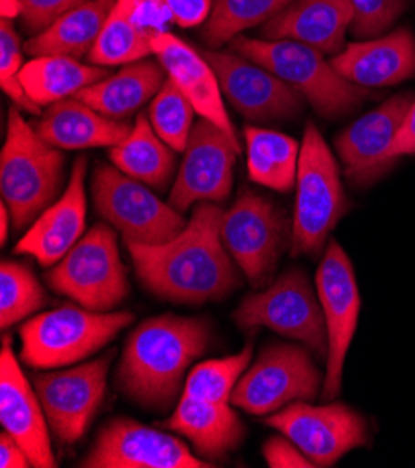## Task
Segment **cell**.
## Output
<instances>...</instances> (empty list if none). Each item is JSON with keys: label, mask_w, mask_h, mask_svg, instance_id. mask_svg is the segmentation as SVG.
<instances>
[{"label": "cell", "mask_w": 415, "mask_h": 468, "mask_svg": "<svg viewBox=\"0 0 415 468\" xmlns=\"http://www.w3.org/2000/svg\"><path fill=\"white\" fill-rule=\"evenodd\" d=\"M265 424L293 441L315 466H332L368 441L367 422L345 403L295 401L270 414Z\"/></svg>", "instance_id": "cell-13"}, {"label": "cell", "mask_w": 415, "mask_h": 468, "mask_svg": "<svg viewBox=\"0 0 415 468\" xmlns=\"http://www.w3.org/2000/svg\"><path fill=\"white\" fill-rule=\"evenodd\" d=\"M263 457L272 468H311L315 466L300 448L285 435L272 437L263 446Z\"/></svg>", "instance_id": "cell-40"}, {"label": "cell", "mask_w": 415, "mask_h": 468, "mask_svg": "<svg viewBox=\"0 0 415 468\" xmlns=\"http://www.w3.org/2000/svg\"><path fill=\"white\" fill-rule=\"evenodd\" d=\"M404 155H415V98L404 116V122H402L395 140L386 154V161L395 165L397 159H400Z\"/></svg>", "instance_id": "cell-41"}, {"label": "cell", "mask_w": 415, "mask_h": 468, "mask_svg": "<svg viewBox=\"0 0 415 468\" xmlns=\"http://www.w3.org/2000/svg\"><path fill=\"white\" fill-rule=\"evenodd\" d=\"M134 321L130 312H96L64 304L30 317L21 329V360L37 369L86 360Z\"/></svg>", "instance_id": "cell-5"}, {"label": "cell", "mask_w": 415, "mask_h": 468, "mask_svg": "<svg viewBox=\"0 0 415 468\" xmlns=\"http://www.w3.org/2000/svg\"><path fill=\"white\" fill-rule=\"evenodd\" d=\"M86 468H213L196 457L187 444L159 430L146 428L130 418H112L99 431Z\"/></svg>", "instance_id": "cell-17"}, {"label": "cell", "mask_w": 415, "mask_h": 468, "mask_svg": "<svg viewBox=\"0 0 415 468\" xmlns=\"http://www.w3.org/2000/svg\"><path fill=\"white\" fill-rule=\"evenodd\" d=\"M196 109L187 96L168 79L150 103V122L155 133L175 152L187 150L194 127Z\"/></svg>", "instance_id": "cell-35"}, {"label": "cell", "mask_w": 415, "mask_h": 468, "mask_svg": "<svg viewBox=\"0 0 415 468\" xmlns=\"http://www.w3.org/2000/svg\"><path fill=\"white\" fill-rule=\"evenodd\" d=\"M252 353L254 346L248 342L246 347L237 355L198 364L184 381L182 394L203 401L229 403L239 379L250 366Z\"/></svg>", "instance_id": "cell-34"}, {"label": "cell", "mask_w": 415, "mask_h": 468, "mask_svg": "<svg viewBox=\"0 0 415 468\" xmlns=\"http://www.w3.org/2000/svg\"><path fill=\"white\" fill-rule=\"evenodd\" d=\"M47 303V293L28 265L12 260L3 261L0 267V326L3 331L34 315Z\"/></svg>", "instance_id": "cell-33"}, {"label": "cell", "mask_w": 415, "mask_h": 468, "mask_svg": "<svg viewBox=\"0 0 415 468\" xmlns=\"http://www.w3.org/2000/svg\"><path fill=\"white\" fill-rule=\"evenodd\" d=\"M0 422L21 444L32 466H57L47 416L14 355L10 336H5L0 353Z\"/></svg>", "instance_id": "cell-18"}, {"label": "cell", "mask_w": 415, "mask_h": 468, "mask_svg": "<svg viewBox=\"0 0 415 468\" xmlns=\"http://www.w3.org/2000/svg\"><path fill=\"white\" fill-rule=\"evenodd\" d=\"M229 45L232 51L291 84L322 118H343L373 98L368 88L341 77L325 53L306 43L237 36Z\"/></svg>", "instance_id": "cell-4"}, {"label": "cell", "mask_w": 415, "mask_h": 468, "mask_svg": "<svg viewBox=\"0 0 415 468\" xmlns=\"http://www.w3.org/2000/svg\"><path fill=\"white\" fill-rule=\"evenodd\" d=\"M239 329H266L302 342L316 358L328 356V333L320 301L307 274L291 269L263 292L243 299L233 314Z\"/></svg>", "instance_id": "cell-7"}, {"label": "cell", "mask_w": 415, "mask_h": 468, "mask_svg": "<svg viewBox=\"0 0 415 468\" xmlns=\"http://www.w3.org/2000/svg\"><path fill=\"white\" fill-rule=\"evenodd\" d=\"M166 426L187 437L194 450L209 459L237 450L244 439L241 418L227 403L194 399L184 394H181Z\"/></svg>", "instance_id": "cell-26"}, {"label": "cell", "mask_w": 415, "mask_h": 468, "mask_svg": "<svg viewBox=\"0 0 415 468\" xmlns=\"http://www.w3.org/2000/svg\"><path fill=\"white\" fill-rule=\"evenodd\" d=\"M293 239L287 218L255 191L241 189L232 209L223 213L222 241L252 288H266Z\"/></svg>", "instance_id": "cell-10"}, {"label": "cell", "mask_w": 415, "mask_h": 468, "mask_svg": "<svg viewBox=\"0 0 415 468\" xmlns=\"http://www.w3.org/2000/svg\"><path fill=\"white\" fill-rule=\"evenodd\" d=\"M88 159L77 157L62 197L45 209L16 245V254H28L43 267L57 265L84 236Z\"/></svg>", "instance_id": "cell-20"}, {"label": "cell", "mask_w": 415, "mask_h": 468, "mask_svg": "<svg viewBox=\"0 0 415 468\" xmlns=\"http://www.w3.org/2000/svg\"><path fill=\"white\" fill-rule=\"evenodd\" d=\"M84 3L88 0H21V27L28 34L36 36Z\"/></svg>", "instance_id": "cell-38"}, {"label": "cell", "mask_w": 415, "mask_h": 468, "mask_svg": "<svg viewBox=\"0 0 415 468\" xmlns=\"http://www.w3.org/2000/svg\"><path fill=\"white\" fill-rule=\"evenodd\" d=\"M250 179L272 191L289 193L296 185L300 150L295 138L254 125L244 127Z\"/></svg>", "instance_id": "cell-31"}, {"label": "cell", "mask_w": 415, "mask_h": 468, "mask_svg": "<svg viewBox=\"0 0 415 468\" xmlns=\"http://www.w3.org/2000/svg\"><path fill=\"white\" fill-rule=\"evenodd\" d=\"M112 75L107 68L71 57H34L21 69V84L37 107H49Z\"/></svg>", "instance_id": "cell-28"}, {"label": "cell", "mask_w": 415, "mask_h": 468, "mask_svg": "<svg viewBox=\"0 0 415 468\" xmlns=\"http://www.w3.org/2000/svg\"><path fill=\"white\" fill-rule=\"evenodd\" d=\"M184 159L175 176L168 204L187 211L200 202H223L233 189V170L241 154L239 138L229 136L213 122L194 123Z\"/></svg>", "instance_id": "cell-14"}, {"label": "cell", "mask_w": 415, "mask_h": 468, "mask_svg": "<svg viewBox=\"0 0 415 468\" xmlns=\"http://www.w3.org/2000/svg\"><path fill=\"white\" fill-rule=\"evenodd\" d=\"M91 197L98 213L112 224L125 245H162L187 226L182 213L155 197L150 186L118 166L99 165L91 177Z\"/></svg>", "instance_id": "cell-8"}, {"label": "cell", "mask_w": 415, "mask_h": 468, "mask_svg": "<svg viewBox=\"0 0 415 468\" xmlns=\"http://www.w3.org/2000/svg\"><path fill=\"white\" fill-rule=\"evenodd\" d=\"M64 163V154L45 143L19 107H12L0 155V193L17 229L32 226L62 197Z\"/></svg>", "instance_id": "cell-3"}, {"label": "cell", "mask_w": 415, "mask_h": 468, "mask_svg": "<svg viewBox=\"0 0 415 468\" xmlns=\"http://www.w3.org/2000/svg\"><path fill=\"white\" fill-rule=\"evenodd\" d=\"M142 0H116V5L94 45L88 55L89 64L110 68L127 66L155 55L153 36L159 32L148 30L140 19Z\"/></svg>", "instance_id": "cell-30"}, {"label": "cell", "mask_w": 415, "mask_h": 468, "mask_svg": "<svg viewBox=\"0 0 415 468\" xmlns=\"http://www.w3.org/2000/svg\"><path fill=\"white\" fill-rule=\"evenodd\" d=\"M23 14L21 0H0V17L3 19H17Z\"/></svg>", "instance_id": "cell-43"}, {"label": "cell", "mask_w": 415, "mask_h": 468, "mask_svg": "<svg viewBox=\"0 0 415 468\" xmlns=\"http://www.w3.org/2000/svg\"><path fill=\"white\" fill-rule=\"evenodd\" d=\"M352 3L354 17L350 34L359 41L382 37L406 10V0H363V3L352 0Z\"/></svg>", "instance_id": "cell-37"}, {"label": "cell", "mask_w": 415, "mask_h": 468, "mask_svg": "<svg viewBox=\"0 0 415 468\" xmlns=\"http://www.w3.org/2000/svg\"><path fill=\"white\" fill-rule=\"evenodd\" d=\"M223 209L200 202L191 222L168 243H127L144 288L177 304H205L235 292L243 278L222 241Z\"/></svg>", "instance_id": "cell-1"}, {"label": "cell", "mask_w": 415, "mask_h": 468, "mask_svg": "<svg viewBox=\"0 0 415 468\" xmlns=\"http://www.w3.org/2000/svg\"><path fill=\"white\" fill-rule=\"evenodd\" d=\"M114 5L116 0H88L64 14L49 28L32 36L25 45V51L30 57H88Z\"/></svg>", "instance_id": "cell-27"}, {"label": "cell", "mask_w": 415, "mask_h": 468, "mask_svg": "<svg viewBox=\"0 0 415 468\" xmlns=\"http://www.w3.org/2000/svg\"><path fill=\"white\" fill-rule=\"evenodd\" d=\"M209 342L211 326L200 317L164 314L142 321L125 342L116 378L119 390L146 409H168Z\"/></svg>", "instance_id": "cell-2"}, {"label": "cell", "mask_w": 415, "mask_h": 468, "mask_svg": "<svg viewBox=\"0 0 415 468\" xmlns=\"http://www.w3.org/2000/svg\"><path fill=\"white\" fill-rule=\"evenodd\" d=\"M110 161L123 174L142 181L155 191L168 189L175 170L173 150L155 133L144 112L136 116L132 133L123 143L110 148Z\"/></svg>", "instance_id": "cell-29"}, {"label": "cell", "mask_w": 415, "mask_h": 468, "mask_svg": "<svg viewBox=\"0 0 415 468\" xmlns=\"http://www.w3.org/2000/svg\"><path fill=\"white\" fill-rule=\"evenodd\" d=\"M49 286L80 306L110 312L129 293L127 272L121 263L116 233L107 224H96L47 272Z\"/></svg>", "instance_id": "cell-9"}, {"label": "cell", "mask_w": 415, "mask_h": 468, "mask_svg": "<svg viewBox=\"0 0 415 468\" xmlns=\"http://www.w3.org/2000/svg\"><path fill=\"white\" fill-rule=\"evenodd\" d=\"M0 466L3 468H28L32 466L28 455L21 448V444L8 433L0 435Z\"/></svg>", "instance_id": "cell-42"}, {"label": "cell", "mask_w": 415, "mask_h": 468, "mask_svg": "<svg viewBox=\"0 0 415 468\" xmlns=\"http://www.w3.org/2000/svg\"><path fill=\"white\" fill-rule=\"evenodd\" d=\"M213 66L222 93L232 107L250 122H287L304 111V96L235 51L209 49L203 53Z\"/></svg>", "instance_id": "cell-16"}, {"label": "cell", "mask_w": 415, "mask_h": 468, "mask_svg": "<svg viewBox=\"0 0 415 468\" xmlns=\"http://www.w3.org/2000/svg\"><path fill=\"white\" fill-rule=\"evenodd\" d=\"M37 134L58 150L114 148L132 133L134 123L112 120L77 98L49 105L32 123Z\"/></svg>", "instance_id": "cell-24"}, {"label": "cell", "mask_w": 415, "mask_h": 468, "mask_svg": "<svg viewBox=\"0 0 415 468\" xmlns=\"http://www.w3.org/2000/svg\"><path fill=\"white\" fill-rule=\"evenodd\" d=\"M320 390V371L307 347L270 344L239 379L232 403L248 414H274L295 401H311Z\"/></svg>", "instance_id": "cell-11"}, {"label": "cell", "mask_w": 415, "mask_h": 468, "mask_svg": "<svg viewBox=\"0 0 415 468\" xmlns=\"http://www.w3.org/2000/svg\"><path fill=\"white\" fill-rule=\"evenodd\" d=\"M166 80L161 62L150 57L121 66L118 73L80 90L75 98L112 120H127L151 103Z\"/></svg>", "instance_id": "cell-25"}, {"label": "cell", "mask_w": 415, "mask_h": 468, "mask_svg": "<svg viewBox=\"0 0 415 468\" xmlns=\"http://www.w3.org/2000/svg\"><path fill=\"white\" fill-rule=\"evenodd\" d=\"M354 17L352 0H293L261 27L263 39H293L325 55H339L347 47Z\"/></svg>", "instance_id": "cell-22"}, {"label": "cell", "mask_w": 415, "mask_h": 468, "mask_svg": "<svg viewBox=\"0 0 415 468\" xmlns=\"http://www.w3.org/2000/svg\"><path fill=\"white\" fill-rule=\"evenodd\" d=\"M411 101V93H399L337 134L336 152L352 183H373L393 166L386 161V154Z\"/></svg>", "instance_id": "cell-19"}, {"label": "cell", "mask_w": 415, "mask_h": 468, "mask_svg": "<svg viewBox=\"0 0 415 468\" xmlns=\"http://www.w3.org/2000/svg\"><path fill=\"white\" fill-rule=\"evenodd\" d=\"M315 288L325 314L328 333L327 378L322 387V399H334L341 392L343 366L356 335L361 299L350 258L336 241L327 245V252L318 263Z\"/></svg>", "instance_id": "cell-15"}, {"label": "cell", "mask_w": 415, "mask_h": 468, "mask_svg": "<svg viewBox=\"0 0 415 468\" xmlns=\"http://www.w3.org/2000/svg\"><path fill=\"white\" fill-rule=\"evenodd\" d=\"M114 351L75 367L37 373L34 388L53 435L73 444L82 439L107 392Z\"/></svg>", "instance_id": "cell-12"}, {"label": "cell", "mask_w": 415, "mask_h": 468, "mask_svg": "<svg viewBox=\"0 0 415 468\" xmlns=\"http://www.w3.org/2000/svg\"><path fill=\"white\" fill-rule=\"evenodd\" d=\"M153 51L168 79L187 96L196 112L237 138V131L223 107L218 77L205 57L177 36L161 30L153 36Z\"/></svg>", "instance_id": "cell-21"}, {"label": "cell", "mask_w": 415, "mask_h": 468, "mask_svg": "<svg viewBox=\"0 0 415 468\" xmlns=\"http://www.w3.org/2000/svg\"><path fill=\"white\" fill-rule=\"evenodd\" d=\"M161 17L171 19L182 28H191L209 19L213 0H144Z\"/></svg>", "instance_id": "cell-39"}, {"label": "cell", "mask_w": 415, "mask_h": 468, "mask_svg": "<svg viewBox=\"0 0 415 468\" xmlns=\"http://www.w3.org/2000/svg\"><path fill=\"white\" fill-rule=\"evenodd\" d=\"M291 3L293 0H213L202 37L213 49L232 43L241 32L263 27Z\"/></svg>", "instance_id": "cell-32"}, {"label": "cell", "mask_w": 415, "mask_h": 468, "mask_svg": "<svg viewBox=\"0 0 415 468\" xmlns=\"http://www.w3.org/2000/svg\"><path fill=\"white\" fill-rule=\"evenodd\" d=\"M336 71L361 88L395 86L415 75V37L408 28L348 43L332 60Z\"/></svg>", "instance_id": "cell-23"}, {"label": "cell", "mask_w": 415, "mask_h": 468, "mask_svg": "<svg viewBox=\"0 0 415 468\" xmlns=\"http://www.w3.org/2000/svg\"><path fill=\"white\" fill-rule=\"evenodd\" d=\"M10 218H12L10 209H8V206L3 202V206H0V239H3L0 243H3V245H6V241H8Z\"/></svg>", "instance_id": "cell-44"}, {"label": "cell", "mask_w": 415, "mask_h": 468, "mask_svg": "<svg viewBox=\"0 0 415 468\" xmlns=\"http://www.w3.org/2000/svg\"><path fill=\"white\" fill-rule=\"evenodd\" d=\"M23 57H21V37L14 27V21L3 19L0 21V86L6 91V96L28 114L39 116L41 107H37L28 96L21 84V69H23Z\"/></svg>", "instance_id": "cell-36"}, {"label": "cell", "mask_w": 415, "mask_h": 468, "mask_svg": "<svg viewBox=\"0 0 415 468\" xmlns=\"http://www.w3.org/2000/svg\"><path fill=\"white\" fill-rule=\"evenodd\" d=\"M347 209L348 200L337 161L316 125L307 123L296 177L291 252L318 256Z\"/></svg>", "instance_id": "cell-6"}]
</instances>
